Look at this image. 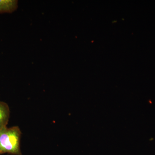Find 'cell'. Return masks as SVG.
Wrapping results in <instances>:
<instances>
[{
	"mask_svg": "<svg viewBox=\"0 0 155 155\" xmlns=\"http://www.w3.org/2000/svg\"><path fill=\"white\" fill-rule=\"evenodd\" d=\"M10 115V109L8 104L0 101V129L7 127Z\"/></svg>",
	"mask_w": 155,
	"mask_h": 155,
	"instance_id": "3",
	"label": "cell"
},
{
	"mask_svg": "<svg viewBox=\"0 0 155 155\" xmlns=\"http://www.w3.org/2000/svg\"><path fill=\"white\" fill-rule=\"evenodd\" d=\"M18 1L0 0V14L12 13L18 8Z\"/></svg>",
	"mask_w": 155,
	"mask_h": 155,
	"instance_id": "2",
	"label": "cell"
},
{
	"mask_svg": "<svg viewBox=\"0 0 155 155\" xmlns=\"http://www.w3.org/2000/svg\"><path fill=\"white\" fill-rule=\"evenodd\" d=\"M0 155H1V153H0Z\"/></svg>",
	"mask_w": 155,
	"mask_h": 155,
	"instance_id": "4",
	"label": "cell"
},
{
	"mask_svg": "<svg viewBox=\"0 0 155 155\" xmlns=\"http://www.w3.org/2000/svg\"><path fill=\"white\" fill-rule=\"evenodd\" d=\"M21 131L18 126L0 129V153L21 155L20 139Z\"/></svg>",
	"mask_w": 155,
	"mask_h": 155,
	"instance_id": "1",
	"label": "cell"
}]
</instances>
